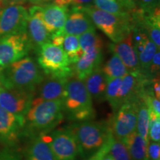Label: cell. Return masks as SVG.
<instances>
[{
  "mask_svg": "<svg viewBox=\"0 0 160 160\" xmlns=\"http://www.w3.org/2000/svg\"><path fill=\"white\" fill-rule=\"evenodd\" d=\"M137 98L122 104L117 111L111 126L112 133L116 139L124 142L136 131L138 111Z\"/></svg>",
  "mask_w": 160,
  "mask_h": 160,
  "instance_id": "9",
  "label": "cell"
},
{
  "mask_svg": "<svg viewBox=\"0 0 160 160\" xmlns=\"http://www.w3.org/2000/svg\"><path fill=\"white\" fill-rule=\"evenodd\" d=\"M150 79L140 71L128 72L121 79V84L118 92V105L136 99L142 90L144 85Z\"/></svg>",
  "mask_w": 160,
  "mask_h": 160,
  "instance_id": "14",
  "label": "cell"
},
{
  "mask_svg": "<svg viewBox=\"0 0 160 160\" xmlns=\"http://www.w3.org/2000/svg\"><path fill=\"white\" fill-rule=\"evenodd\" d=\"M63 108L68 117L75 122L92 120L96 116L93 99L85 82L74 74L68 79Z\"/></svg>",
  "mask_w": 160,
  "mask_h": 160,
  "instance_id": "3",
  "label": "cell"
},
{
  "mask_svg": "<svg viewBox=\"0 0 160 160\" xmlns=\"http://www.w3.org/2000/svg\"><path fill=\"white\" fill-rule=\"evenodd\" d=\"M145 86V85H144ZM138 111L136 131L147 142L148 139V128H149V109L146 103L145 95H144V87L139 93L137 98Z\"/></svg>",
  "mask_w": 160,
  "mask_h": 160,
  "instance_id": "24",
  "label": "cell"
},
{
  "mask_svg": "<svg viewBox=\"0 0 160 160\" xmlns=\"http://www.w3.org/2000/svg\"><path fill=\"white\" fill-rule=\"evenodd\" d=\"M79 145L81 154L99 150L112 134L111 128L106 122L93 120L76 122L66 127Z\"/></svg>",
  "mask_w": 160,
  "mask_h": 160,
  "instance_id": "5",
  "label": "cell"
},
{
  "mask_svg": "<svg viewBox=\"0 0 160 160\" xmlns=\"http://www.w3.org/2000/svg\"><path fill=\"white\" fill-rule=\"evenodd\" d=\"M94 5L102 11L116 14L132 13L138 8L134 0H94Z\"/></svg>",
  "mask_w": 160,
  "mask_h": 160,
  "instance_id": "22",
  "label": "cell"
},
{
  "mask_svg": "<svg viewBox=\"0 0 160 160\" xmlns=\"http://www.w3.org/2000/svg\"><path fill=\"white\" fill-rule=\"evenodd\" d=\"M82 8L91 18L95 26L113 42H117L123 39L134 27L132 13L116 14L102 11L94 5Z\"/></svg>",
  "mask_w": 160,
  "mask_h": 160,
  "instance_id": "4",
  "label": "cell"
},
{
  "mask_svg": "<svg viewBox=\"0 0 160 160\" xmlns=\"http://www.w3.org/2000/svg\"><path fill=\"white\" fill-rule=\"evenodd\" d=\"M28 0H0V9L13 5H22Z\"/></svg>",
  "mask_w": 160,
  "mask_h": 160,
  "instance_id": "38",
  "label": "cell"
},
{
  "mask_svg": "<svg viewBox=\"0 0 160 160\" xmlns=\"http://www.w3.org/2000/svg\"><path fill=\"white\" fill-rule=\"evenodd\" d=\"M95 28L96 26L91 18L82 8H73L69 10L67 19L60 32L64 35L79 37L85 32Z\"/></svg>",
  "mask_w": 160,
  "mask_h": 160,
  "instance_id": "16",
  "label": "cell"
},
{
  "mask_svg": "<svg viewBox=\"0 0 160 160\" xmlns=\"http://www.w3.org/2000/svg\"><path fill=\"white\" fill-rule=\"evenodd\" d=\"M109 153L114 160H131L125 142L113 137V133L110 139Z\"/></svg>",
  "mask_w": 160,
  "mask_h": 160,
  "instance_id": "30",
  "label": "cell"
},
{
  "mask_svg": "<svg viewBox=\"0 0 160 160\" xmlns=\"http://www.w3.org/2000/svg\"><path fill=\"white\" fill-rule=\"evenodd\" d=\"M122 78H116L108 80L105 91V100H107L113 112H117L119 108L118 105V92L121 84Z\"/></svg>",
  "mask_w": 160,
  "mask_h": 160,
  "instance_id": "29",
  "label": "cell"
},
{
  "mask_svg": "<svg viewBox=\"0 0 160 160\" xmlns=\"http://www.w3.org/2000/svg\"><path fill=\"white\" fill-rule=\"evenodd\" d=\"M39 68L48 76L70 77L73 75V68L62 47L48 42L37 49Z\"/></svg>",
  "mask_w": 160,
  "mask_h": 160,
  "instance_id": "6",
  "label": "cell"
},
{
  "mask_svg": "<svg viewBox=\"0 0 160 160\" xmlns=\"http://www.w3.org/2000/svg\"><path fill=\"white\" fill-rule=\"evenodd\" d=\"M33 4H36L37 5H44V4L50 3L51 2H53L54 0H28Z\"/></svg>",
  "mask_w": 160,
  "mask_h": 160,
  "instance_id": "39",
  "label": "cell"
},
{
  "mask_svg": "<svg viewBox=\"0 0 160 160\" xmlns=\"http://www.w3.org/2000/svg\"><path fill=\"white\" fill-rule=\"evenodd\" d=\"M158 50H159V48H158L157 46L148 38L147 41H146V43L145 46H144L142 51L137 55L139 62L140 71L145 77L148 70L150 64H151L152 58H153V55L155 54V53Z\"/></svg>",
  "mask_w": 160,
  "mask_h": 160,
  "instance_id": "27",
  "label": "cell"
},
{
  "mask_svg": "<svg viewBox=\"0 0 160 160\" xmlns=\"http://www.w3.org/2000/svg\"><path fill=\"white\" fill-rule=\"evenodd\" d=\"M102 69L108 81L116 78H122L129 72L119 57L114 53Z\"/></svg>",
  "mask_w": 160,
  "mask_h": 160,
  "instance_id": "25",
  "label": "cell"
},
{
  "mask_svg": "<svg viewBox=\"0 0 160 160\" xmlns=\"http://www.w3.org/2000/svg\"><path fill=\"white\" fill-rule=\"evenodd\" d=\"M44 79L39 65L29 57L0 68V86L5 88L35 91Z\"/></svg>",
  "mask_w": 160,
  "mask_h": 160,
  "instance_id": "2",
  "label": "cell"
},
{
  "mask_svg": "<svg viewBox=\"0 0 160 160\" xmlns=\"http://www.w3.org/2000/svg\"><path fill=\"white\" fill-rule=\"evenodd\" d=\"M25 119L0 107V142L15 148L24 133Z\"/></svg>",
  "mask_w": 160,
  "mask_h": 160,
  "instance_id": "12",
  "label": "cell"
},
{
  "mask_svg": "<svg viewBox=\"0 0 160 160\" xmlns=\"http://www.w3.org/2000/svg\"><path fill=\"white\" fill-rule=\"evenodd\" d=\"M69 77L48 76L44 79L36 88L37 96L35 97L42 100H64L66 93V85Z\"/></svg>",
  "mask_w": 160,
  "mask_h": 160,
  "instance_id": "17",
  "label": "cell"
},
{
  "mask_svg": "<svg viewBox=\"0 0 160 160\" xmlns=\"http://www.w3.org/2000/svg\"><path fill=\"white\" fill-rule=\"evenodd\" d=\"M148 160H160V144L149 140L148 143Z\"/></svg>",
  "mask_w": 160,
  "mask_h": 160,
  "instance_id": "35",
  "label": "cell"
},
{
  "mask_svg": "<svg viewBox=\"0 0 160 160\" xmlns=\"http://www.w3.org/2000/svg\"><path fill=\"white\" fill-rule=\"evenodd\" d=\"M65 113L62 100H42L33 97L24 117L23 135L34 137L53 131L62 121Z\"/></svg>",
  "mask_w": 160,
  "mask_h": 160,
  "instance_id": "1",
  "label": "cell"
},
{
  "mask_svg": "<svg viewBox=\"0 0 160 160\" xmlns=\"http://www.w3.org/2000/svg\"><path fill=\"white\" fill-rule=\"evenodd\" d=\"M28 11L22 5H13L0 9V37L26 33Z\"/></svg>",
  "mask_w": 160,
  "mask_h": 160,
  "instance_id": "10",
  "label": "cell"
},
{
  "mask_svg": "<svg viewBox=\"0 0 160 160\" xmlns=\"http://www.w3.org/2000/svg\"><path fill=\"white\" fill-rule=\"evenodd\" d=\"M135 2L137 6H140L139 8H145L158 5L159 4V0H136Z\"/></svg>",
  "mask_w": 160,
  "mask_h": 160,
  "instance_id": "37",
  "label": "cell"
},
{
  "mask_svg": "<svg viewBox=\"0 0 160 160\" xmlns=\"http://www.w3.org/2000/svg\"><path fill=\"white\" fill-rule=\"evenodd\" d=\"M34 97L35 91L0 86V107L19 117H25Z\"/></svg>",
  "mask_w": 160,
  "mask_h": 160,
  "instance_id": "11",
  "label": "cell"
},
{
  "mask_svg": "<svg viewBox=\"0 0 160 160\" xmlns=\"http://www.w3.org/2000/svg\"><path fill=\"white\" fill-rule=\"evenodd\" d=\"M24 160H55L43 134L33 137L25 151Z\"/></svg>",
  "mask_w": 160,
  "mask_h": 160,
  "instance_id": "21",
  "label": "cell"
},
{
  "mask_svg": "<svg viewBox=\"0 0 160 160\" xmlns=\"http://www.w3.org/2000/svg\"><path fill=\"white\" fill-rule=\"evenodd\" d=\"M55 160H76L81 154L79 145L66 128L44 133Z\"/></svg>",
  "mask_w": 160,
  "mask_h": 160,
  "instance_id": "7",
  "label": "cell"
},
{
  "mask_svg": "<svg viewBox=\"0 0 160 160\" xmlns=\"http://www.w3.org/2000/svg\"><path fill=\"white\" fill-rule=\"evenodd\" d=\"M0 160H22V157L14 148L5 147L0 151Z\"/></svg>",
  "mask_w": 160,
  "mask_h": 160,
  "instance_id": "34",
  "label": "cell"
},
{
  "mask_svg": "<svg viewBox=\"0 0 160 160\" xmlns=\"http://www.w3.org/2000/svg\"><path fill=\"white\" fill-rule=\"evenodd\" d=\"M102 49L103 48H97L83 52L82 57L73 64V74L84 81L92 71L100 66L102 60Z\"/></svg>",
  "mask_w": 160,
  "mask_h": 160,
  "instance_id": "19",
  "label": "cell"
},
{
  "mask_svg": "<svg viewBox=\"0 0 160 160\" xmlns=\"http://www.w3.org/2000/svg\"><path fill=\"white\" fill-rule=\"evenodd\" d=\"M102 160H114V159H113V158L111 157V155L110 154L109 152H108V153H105V154L104 155V157L102 158Z\"/></svg>",
  "mask_w": 160,
  "mask_h": 160,
  "instance_id": "40",
  "label": "cell"
},
{
  "mask_svg": "<svg viewBox=\"0 0 160 160\" xmlns=\"http://www.w3.org/2000/svg\"><path fill=\"white\" fill-rule=\"evenodd\" d=\"M148 139L156 142H160V117L149 110Z\"/></svg>",
  "mask_w": 160,
  "mask_h": 160,
  "instance_id": "31",
  "label": "cell"
},
{
  "mask_svg": "<svg viewBox=\"0 0 160 160\" xmlns=\"http://www.w3.org/2000/svg\"><path fill=\"white\" fill-rule=\"evenodd\" d=\"M126 147L131 156V160H148V143L137 131L133 132L125 141Z\"/></svg>",
  "mask_w": 160,
  "mask_h": 160,
  "instance_id": "23",
  "label": "cell"
},
{
  "mask_svg": "<svg viewBox=\"0 0 160 160\" xmlns=\"http://www.w3.org/2000/svg\"><path fill=\"white\" fill-rule=\"evenodd\" d=\"M39 6L44 24L49 33L53 34L61 31L67 19L69 10L53 2Z\"/></svg>",
  "mask_w": 160,
  "mask_h": 160,
  "instance_id": "18",
  "label": "cell"
},
{
  "mask_svg": "<svg viewBox=\"0 0 160 160\" xmlns=\"http://www.w3.org/2000/svg\"><path fill=\"white\" fill-rule=\"evenodd\" d=\"M79 41L83 52L97 48H103L104 46L102 39L97 33L96 28L90 30L80 35Z\"/></svg>",
  "mask_w": 160,
  "mask_h": 160,
  "instance_id": "28",
  "label": "cell"
},
{
  "mask_svg": "<svg viewBox=\"0 0 160 160\" xmlns=\"http://www.w3.org/2000/svg\"><path fill=\"white\" fill-rule=\"evenodd\" d=\"M53 2L70 10L73 8H85L93 5L94 0H54Z\"/></svg>",
  "mask_w": 160,
  "mask_h": 160,
  "instance_id": "32",
  "label": "cell"
},
{
  "mask_svg": "<svg viewBox=\"0 0 160 160\" xmlns=\"http://www.w3.org/2000/svg\"><path fill=\"white\" fill-rule=\"evenodd\" d=\"M62 48L65 51L71 65L77 62L83 53L79 44V37L77 36L65 35Z\"/></svg>",
  "mask_w": 160,
  "mask_h": 160,
  "instance_id": "26",
  "label": "cell"
},
{
  "mask_svg": "<svg viewBox=\"0 0 160 160\" xmlns=\"http://www.w3.org/2000/svg\"><path fill=\"white\" fill-rule=\"evenodd\" d=\"M159 69H160V52L159 50L156 52L153 55L152 60L150 64L148 70L146 73V77L151 79L157 76H159Z\"/></svg>",
  "mask_w": 160,
  "mask_h": 160,
  "instance_id": "33",
  "label": "cell"
},
{
  "mask_svg": "<svg viewBox=\"0 0 160 160\" xmlns=\"http://www.w3.org/2000/svg\"><path fill=\"white\" fill-rule=\"evenodd\" d=\"M84 82L92 99L97 102H102L105 100L108 80L100 66L92 71L85 78Z\"/></svg>",
  "mask_w": 160,
  "mask_h": 160,
  "instance_id": "20",
  "label": "cell"
},
{
  "mask_svg": "<svg viewBox=\"0 0 160 160\" xmlns=\"http://www.w3.org/2000/svg\"><path fill=\"white\" fill-rule=\"evenodd\" d=\"M109 48L112 53L119 57L129 72L140 71L139 59L133 45L132 31L120 41L111 44Z\"/></svg>",
  "mask_w": 160,
  "mask_h": 160,
  "instance_id": "15",
  "label": "cell"
},
{
  "mask_svg": "<svg viewBox=\"0 0 160 160\" xmlns=\"http://www.w3.org/2000/svg\"><path fill=\"white\" fill-rule=\"evenodd\" d=\"M31 48L27 33L0 37V68L26 57Z\"/></svg>",
  "mask_w": 160,
  "mask_h": 160,
  "instance_id": "8",
  "label": "cell"
},
{
  "mask_svg": "<svg viewBox=\"0 0 160 160\" xmlns=\"http://www.w3.org/2000/svg\"><path fill=\"white\" fill-rule=\"evenodd\" d=\"M26 33L32 48L38 49L44 44L51 42V34L46 28L39 5H34L28 11Z\"/></svg>",
  "mask_w": 160,
  "mask_h": 160,
  "instance_id": "13",
  "label": "cell"
},
{
  "mask_svg": "<svg viewBox=\"0 0 160 160\" xmlns=\"http://www.w3.org/2000/svg\"><path fill=\"white\" fill-rule=\"evenodd\" d=\"M112 134L110 137L109 139L108 140V142L106 143L102 146L99 150H97V151L91 156V157H89L88 159L86 160H102V158L104 157V155L105 153H107L108 152H109V146H110V139H111Z\"/></svg>",
  "mask_w": 160,
  "mask_h": 160,
  "instance_id": "36",
  "label": "cell"
}]
</instances>
